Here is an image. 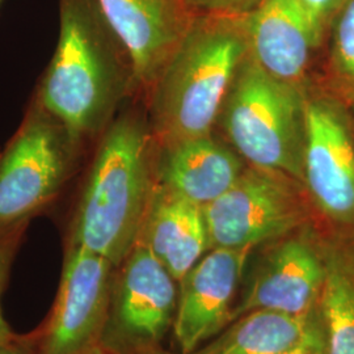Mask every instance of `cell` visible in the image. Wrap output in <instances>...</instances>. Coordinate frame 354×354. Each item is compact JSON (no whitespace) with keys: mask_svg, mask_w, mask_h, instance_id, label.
<instances>
[{"mask_svg":"<svg viewBox=\"0 0 354 354\" xmlns=\"http://www.w3.org/2000/svg\"><path fill=\"white\" fill-rule=\"evenodd\" d=\"M329 26L332 73L344 95L354 102V0H342Z\"/></svg>","mask_w":354,"mask_h":354,"instance_id":"ac0fdd59","label":"cell"},{"mask_svg":"<svg viewBox=\"0 0 354 354\" xmlns=\"http://www.w3.org/2000/svg\"><path fill=\"white\" fill-rule=\"evenodd\" d=\"M127 51L134 84L153 87L188 30L183 0H96Z\"/></svg>","mask_w":354,"mask_h":354,"instance_id":"9c48e42d","label":"cell"},{"mask_svg":"<svg viewBox=\"0 0 354 354\" xmlns=\"http://www.w3.org/2000/svg\"><path fill=\"white\" fill-rule=\"evenodd\" d=\"M203 215L212 248L251 250L299 226L304 209L288 176L252 167L203 206Z\"/></svg>","mask_w":354,"mask_h":354,"instance_id":"8992f818","label":"cell"},{"mask_svg":"<svg viewBox=\"0 0 354 354\" xmlns=\"http://www.w3.org/2000/svg\"><path fill=\"white\" fill-rule=\"evenodd\" d=\"M0 3H1V0H0Z\"/></svg>","mask_w":354,"mask_h":354,"instance_id":"484cf974","label":"cell"},{"mask_svg":"<svg viewBox=\"0 0 354 354\" xmlns=\"http://www.w3.org/2000/svg\"><path fill=\"white\" fill-rule=\"evenodd\" d=\"M244 23L253 59L270 75L297 86L320 44L301 0H261Z\"/></svg>","mask_w":354,"mask_h":354,"instance_id":"4fadbf2b","label":"cell"},{"mask_svg":"<svg viewBox=\"0 0 354 354\" xmlns=\"http://www.w3.org/2000/svg\"><path fill=\"white\" fill-rule=\"evenodd\" d=\"M83 354H109L105 349H102V346H93L92 349L87 351L86 353Z\"/></svg>","mask_w":354,"mask_h":354,"instance_id":"d4e9b609","label":"cell"},{"mask_svg":"<svg viewBox=\"0 0 354 354\" xmlns=\"http://www.w3.org/2000/svg\"><path fill=\"white\" fill-rule=\"evenodd\" d=\"M138 241L180 282L210 247L203 207L155 185Z\"/></svg>","mask_w":354,"mask_h":354,"instance_id":"5bb4252c","label":"cell"},{"mask_svg":"<svg viewBox=\"0 0 354 354\" xmlns=\"http://www.w3.org/2000/svg\"><path fill=\"white\" fill-rule=\"evenodd\" d=\"M311 313L301 317L266 310L244 314L197 354H282L299 339Z\"/></svg>","mask_w":354,"mask_h":354,"instance_id":"2e32d148","label":"cell"},{"mask_svg":"<svg viewBox=\"0 0 354 354\" xmlns=\"http://www.w3.org/2000/svg\"><path fill=\"white\" fill-rule=\"evenodd\" d=\"M339 257H340L342 264L348 269V272L352 274L354 279V251L339 254Z\"/></svg>","mask_w":354,"mask_h":354,"instance_id":"cb8c5ba5","label":"cell"},{"mask_svg":"<svg viewBox=\"0 0 354 354\" xmlns=\"http://www.w3.org/2000/svg\"><path fill=\"white\" fill-rule=\"evenodd\" d=\"M113 264L88 248L67 244L61 286L39 354H83L104 328Z\"/></svg>","mask_w":354,"mask_h":354,"instance_id":"52a82bcc","label":"cell"},{"mask_svg":"<svg viewBox=\"0 0 354 354\" xmlns=\"http://www.w3.org/2000/svg\"><path fill=\"white\" fill-rule=\"evenodd\" d=\"M282 354H327L326 335L317 307L308 317L299 339Z\"/></svg>","mask_w":354,"mask_h":354,"instance_id":"ffe728a7","label":"cell"},{"mask_svg":"<svg viewBox=\"0 0 354 354\" xmlns=\"http://www.w3.org/2000/svg\"><path fill=\"white\" fill-rule=\"evenodd\" d=\"M155 185L151 133L140 117L124 114L102 134L68 243L121 264L140 239Z\"/></svg>","mask_w":354,"mask_h":354,"instance_id":"6da1fadb","label":"cell"},{"mask_svg":"<svg viewBox=\"0 0 354 354\" xmlns=\"http://www.w3.org/2000/svg\"><path fill=\"white\" fill-rule=\"evenodd\" d=\"M304 183L323 214L354 226V137L335 102H306Z\"/></svg>","mask_w":354,"mask_h":354,"instance_id":"ba28073f","label":"cell"},{"mask_svg":"<svg viewBox=\"0 0 354 354\" xmlns=\"http://www.w3.org/2000/svg\"><path fill=\"white\" fill-rule=\"evenodd\" d=\"M228 138L253 167L304 181L306 102L248 54L226 97Z\"/></svg>","mask_w":354,"mask_h":354,"instance_id":"277c9868","label":"cell"},{"mask_svg":"<svg viewBox=\"0 0 354 354\" xmlns=\"http://www.w3.org/2000/svg\"><path fill=\"white\" fill-rule=\"evenodd\" d=\"M112 324L125 342H158L176 314V279L142 241L127 254Z\"/></svg>","mask_w":354,"mask_h":354,"instance_id":"8fae6325","label":"cell"},{"mask_svg":"<svg viewBox=\"0 0 354 354\" xmlns=\"http://www.w3.org/2000/svg\"><path fill=\"white\" fill-rule=\"evenodd\" d=\"M326 274V259L311 244L285 241L260 269L234 317L257 310L308 315L317 307Z\"/></svg>","mask_w":354,"mask_h":354,"instance_id":"7c38bea8","label":"cell"},{"mask_svg":"<svg viewBox=\"0 0 354 354\" xmlns=\"http://www.w3.org/2000/svg\"><path fill=\"white\" fill-rule=\"evenodd\" d=\"M304 11L313 26V30L320 42L326 26L330 24L335 13L342 6V0H301Z\"/></svg>","mask_w":354,"mask_h":354,"instance_id":"7402d4cb","label":"cell"},{"mask_svg":"<svg viewBox=\"0 0 354 354\" xmlns=\"http://www.w3.org/2000/svg\"><path fill=\"white\" fill-rule=\"evenodd\" d=\"M250 250L213 248L180 281L174 332L183 354H193L234 319L232 301Z\"/></svg>","mask_w":354,"mask_h":354,"instance_id":"30bf717a","label":"cell"},{"mask_svg":"<svg viewBox=\"0 0 354 354\" xmlns=\"http://www.w3.org/2000/svg\"><path fill=\"white\" fill-rule=\"evenodd\" d=\"M248 51L244 16L203 15L189 24L153 86V133L163 146L209 136Z\"/></svg>","mask_w":354,"mask_h":354,"instance_id":"7a4b0ae2","label":"cell"},{"mask_svg":"<svg viewBox=\"0 0 354 354\" xmlns=\"http://www.w3.org/2000/svg\"><path fill=\"white\" fill-rule=\"evenodd\" d=\"M261 0H183L185 8L203 15L245 16L252 12Z\"/></svg>","mask_w":354,"mask_h":354,"instance_id":"44dd1931","label":"cell"},{"mask_svg":"<svg viewBox=\"0 0 354 354\" xmlns=\"http://www.w3.org/2000/svg\"><path fill=\"white\" fill-rule=\"evenodd\" d=\"M28 223H29V221H24L17 225L0 230V301H1V294L4 290V286H6L7 279L10 276V270H11L15 254L19 250L20 241L23 239ZM12 337V330L3 317L1 302H0V342H7Z\"/></svg>","mask_w":354,"mask_h":354,"instance_id":"d6986e66","label":"cell"},{"mask_svg":"<svg viewBox=\"0 0 354 354\" xmlns=\"http://www.w3.org/2000/svg\"><path fill=\"white\" fill-rule=\"evenodd\" d=\"M115 39L96 0H59L58 44L33 96L83 147L105 127L118 95Z\"/></svg>","mask_w":354,"mask_h":354,"instance_id":"3957f363","label":"cell"},{"mask_svg":"<svg viewBox=\"0 0 354 354\" xmlns=\"http://www.w3.org/2000/svg\"><path fill=\"white\" fill-rule=\"evenodd\" d=\"M0 354H33L26 342H15L12 339L0 342Z\"/></svg>","mask_w":354,"mask_h":354,"instance_id":"603a6c76","label":"cell"},{"mask_svg":"<svg viewBox=\"0 0 354 354\" xmlns=\"http://www.w3.org/2000/svg\"><path fill=\"white\" fill-rule=\"evenodd\" d=\"M327 274L317 304L327 354H354V279L339 254L326 259Z\"/></svg>","mask_w":354,"mask_h":354,"instance_id":"e0dca14e","label":"cell"},{"mask_svg":"<svg viewBox=\"0 0 354 354\" xmlns=\"http://www.w3.org/2000/svg\"><path fill=\"white\" fill-rule=\"evenodd\" d=\"M241 172L236 155L203 136L165 146L158 177L169 192L203 207L222 196Z\"/></svg>","mask_w":354,"mask_h":354,"instance_id":"9a60e30c","label":"cell"},{"mask_svg":"<svg viewBox=\"0 0 354 354\" xmlns=\"http://www.w3.org/2000/svg\"><path fill=\"white\" fill-rule=\"evenodd\" d=\"M84 147L33 96L0 151V230L29 221L74 176Z\"/></svg>","mask_w":354,"mask_h":354,"instance_id":"5b68a950","label":"cell"}]
</instances>
